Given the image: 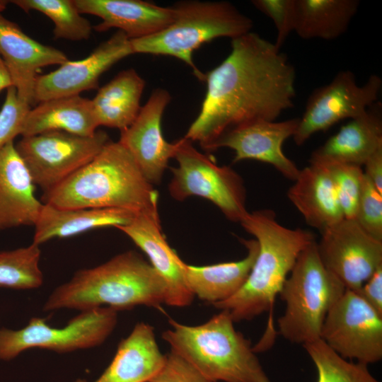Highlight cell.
<instances>
[{
  "label": "cell",
  "mask_w": 382,
  "mask_h": 382,
  "mask_svg": "<svg viewBox=\"0 0 382 382\" xmlns=\"http://www.w3.org/2000/svg\"><path fill=\"white\" fill-rule=\"evenodd\" d=\"M241 241L247 249V255L240 260L205 266L185 264V284L195 297L214 306L228 299L243 286L259 247L255 239L241 238Z\"/></svg>",
  "instance_id": "24"
},
{
  "label": "cell",
  "mask_w": 382,
  "mask_h": 382,
  "mask_svg": "<svg viewBox=\"0 0 382 382\" xmlns=\"http://www.w3.org/2000/svg\"><path fill=\"white\" fill-rule=\"evenodd\" d=\"M116 228L146 253L150 264L165 281L168 288L166 304L174 307L190 306L195 296L185 284L186 263L167 243L158 213L139 212L129 224Z\"/></svg>",
  "instance_id": "18"
},
{
  "label": "cell",
  "mask_w": 382,
  "mask_h": 382,
  "mask_svg": "<svg viewBox=\"0 0 382 382\" xmlns=\"http://www.w3.org/2000/svg\"><path fill=\"white\" fill-rule=\"evenodd\" d=\"M177 142L173 158L178 165L170 168V196L178 201L192 196L203 197L214 204L228 219L241 222L248 213L242 178L231 168L218 166L185 137Z\"/></svg>",
  "instance_id": "8"
},
{
  "label": "cell",
  "mask_w": 382,
  "mask_h": 382,
  "mask_svg": "<svg viewBox=\"0 0 382 382\" xmlns=\"http://www.w3.org/2000/svg\"><path fill=\"white\" fill-rule=\"evenodd\" d=\"M61 209L115 208L158 213V193L129 151L109 141L87 164L52 190L42 201Z\"/></svg>",
  "instance_id": "3"
},
{
  "label": "cell",
  "mask_w": 382,
  "mask_h": 382,
  "mask_svg": "<svg viewBox=\"0 0 382 382\" xmlns=\"http://www.w3.org/2000/svg\"><path fill=\"white\" fill-rule=\"evenodd\" d=\"M144 80L134 69L119 72L100 88L91 99L93 110L99 126L127 128L137 117L141 106V97Z\"/></svg>",
  "instance_id": "27"
},
{
  "label": "cell",
  "mask_w": 382,
  "mask_h": 382,
  "mask_svg": "<svg viewBox=\"0 0 382 382\" xmlns=\"http://www.w3.org/2000/svg\"><path fill=\"white\" fill-rule=\"evenodd\" d=\"M255 237L258 253L248 277L233 296L214 307L227 311L234 323L250 320L272 310L275 299L302 252L315 235L302 228H289L276 220L274 212H248L240 222Z\"/></svg>",
  "instance_id": "4"
},
{
  "label": "cell",
  "mask_w": 382,
  "mask_h": 382,
  "mask_svg": "<svg viewBox=\"0 0 382 382\" xmlns=\"http://www.w3.org/2000/svg\"><path fill=\"white\" fill-rule=\"evenodd\" d=\"M354 219L366 233L382 241V193L365 175Z\"/></svg>",
  "instance_id": "33"
},
{
  "label": "cell",
  "mask_w": 382,
  "mask_h": 382,
  "mask_svg": "<svg viewBox=\"0 0 382 382\" xmlns=\"http://www.w3.org/2000/svg\"><path fill=\"white\" fill-rule=\"evenodd\" d=\"M30 109V105L18 98L14 86L6 89L0 110V150L21 135L23 122Z\"/></svg>",
  "instance_id": "34"
},
{
  "label": "cell",
  "mask_w": 382,
  "mask_h": 382,
  "mask_svg": "<svg viewBox=\"0 0 382 382\" xmlns=\"http://www.w3.org/2000/svg\"><path fill=\"white\" fill-rule=\"evenodd\" d=\"M323 166L328 173L344 217L354 219L360 195L364 170L361 166L332 161H310Z\"/></svg>",
  "instance_id": "32"
},
{
  "label": "cell",
  "mask_w": 382,
  "mask_h": 382,
  "mask_svg": "<svg viewBox=\"0 0 382 382\" xmlns=\"http://www.w3.org/2000/svg\"><path fill=\"white\" fill-rule=\"evenodd\" d=\"M287 197L308 225L320 233L345 218L332 181L319 163L300 170Z\"/></svg>",
  "instance_id": "23"
},
{
  "label": "cell",
  "mask_w": 382,
  "mask_h": 382,
  "mask_svg": "<svg viewBox=\"0 0 382 382\" xmlns=\"http://www.w3.org/2000/svg\"><path fill=\"white\" fill-rule=\"evenodd\" d=\"M40 245H30L0 252V287L33 289L44 281L40 267Z\"/></svg>",
  "instance_id": "30"
},
{
  "label": "cell",
  "mask_w": 382,
  "mask_h": 382,
  "mask_svg": "<svg viewBox=\"0 0 382 382\" xmlns=\"http://www.w3.org/2000/svg\"><path fill=\"white\" fill-rule=\"evenodd\" d=\"M381 86L382 80L376 74L359 86L351 71L338 72L328 84L316 88L310 95L292 137L294 141L301 146L315 133L364 114L377 102Z\"/></svg>",
  "instance_id": "12"
},
{
  "label": "cell",
  "mask_w": 382,
  "mask_h": 382,
  "mask_svg": "<svg viewBox=\"0 0 382 382\" xmlns=\"http://www.w3.org/2000/svg\"><path fill=\"white\" fill-rule=\"evenodd\" d=\"M296 71L285 54L258 34L231 40V51L204 74L207 92L185 138L206 151L228 131L256 122L275 121L294 106Z\"/></svg>",
  "instance_id": "1"
},
{
  "label": "cell",
  "mask_w": 382,
  "mask_h": 382,
  "mask_svg": "<svg viewBox=\"0 0 382 382\" xmlns=\"http://www.w3.org/2000/svg\"><path fill=\"white\" fill-rule=\"evenodd\" d=\"M303 346L316 366L317 382H380L368 365L344 359L321 339Z\"/></svg>",
  "instance_id": "31"
},
{
  "label": "cell",
  "mask_w": 382,
  "mask_h": 382,
  "mask_svg": "<svg viewBox=\"0 0 382 382\" xmlns=\"http://www.w3.org/2000/svg\"><path fill=\"white\" fill-rule=\"evenodd\" d=\"M320 339L345 359L369 365L382 359V315L346 289L328 313Z\"/></svg>",
  "instance_id": "11"
},
{
  "label": "cell",
  "mask_w": 382,
  "mask_h": 382,
  "mask_svg": "<svg viewBox=\"0 0 382 382\" xmlns=\"http://www.w3.org/2000/svg\"><path fill=\"white\" fill-rule=\"evenodd\" d=\"M162 333L170 351L212 382H272L251 342L226 310L198 325L170 319Z\"/></svg>",
  "instance_id": "5"
},
{
  "label": "cell",
  "mask_w": 382,
  "mask_h": 382,
  "mask_svg": "<svg viewBox=\"0 0 382 382\" xmlns=\"http://www.w3.org/2000/svg\"><path fill=\"white\" fill-rule=\"evenodd\" d=\"M357 293L382 315V266L364 282Z\"/></svg>",
  "instance_id": "37"
},
{
  "label": "cell",
  "mask_w": 382,
  "mask_h": 382,
  "mask_svg": "<svg viewBox=\"0 0 382 382\" xmlns=\"http://www.w3.org/2000/svg\"><path fill=\"white\" fill-rule=\"evenodd\" d=\"M173 22L154 35L130 40L133 54L167 55L192 68L203 81L192 54L203 44L218 37L231 40L251 32L253 21L227 1H185L173 6Z\"/></svg>",
  "instance_id": "6"
},
{
  "label": "cell",
  "mask_w": 382,
  "mask_h": 382,
  "mask_svg": "<svg viewBox=\"0 0 382 382\" xmlns=\"http://www.w3.org/2000/svg\"><path fill=\"white\" fill-rule=\"evenodd\" d=\"M299 118L284 121H256L236 127L215 143L214 151L228 147L235 152L233 163L253 159L272 165L282 175L295 180L300 169L283 151V144L293 137Z\"/></svg>",
  "instance_id": "16"
},
{
  "label": "cell",
  "mask_w": 382,
  "mask_h": 382,
  "mask_svg": "<svg viewBox=\"0 0 382 382\" xmlns=\"http://www.w3.org/2000/svg\"><path fill=\"white\" fill-rule=\"evenodd\" d=\"M167 294L165 281L150 262L129 250L96 267L76 271L50 293L42 309L81 311L110 307L119 311L138 306L157 308L166 303Z\"/></svg>",
  "instance_id": "2"
},
{
  "label": "cell",
  "mask_w": 382,
  "mask_h": 382,
  "mask_svg": "<svg viewBox=\"0 0 382 382\" xmlns=\"http://www.w3.org/2000/svg\"><path fill=\"white\" fill-rule=\"evenodd\" d=\"M345 290L324 266L313 241L299 255L279 294L286 304L278 319L279 335L303 345L320 339L328 313Z\"/></svg>",
  "instance_id": "7"
},
{
  "label": "cell",
  "mask_w": 382,
  "mask_h": 382,
  "mask_svg": "<svg viewBox=\"0 0 382 382\" xmlns=\"http://www.w3.org/2000/svg\"><path fill=\"white\" fill-rule=\"evenodd\" d=\"M35 184L13 141L0 150V231L35 226L43 203L35 195Z\"/></svg>",
  "instance_id": "20"
},
{
  "label": "cell",
  "mask_w": 382,
  "mask_h": 382,
  "mask_svg": "<svg viewBox=\"0 0 382 382\" xmlns=\"http://www.w3.org/2000/svg\"><path fill=\"white\" fill-rule=\"evenodd\" d=\"M253 5L273 21L277 30L275 46L280 49L291 32H294L296 0H253Z\"/></svg>",
  "instance_id": "35"
},
{
  "label": "cell",
  "mask_w": 382,
  "mask_h": 382,
  "mask_svg": "<svg viewBox=\"0 0 382 382\" xmlns=\"http://www.w3.org/2000/svg\"><path fill=\"white\" fill-rule=\"evenodd\" d=\"M8 2L25 12L36 11L54 23V38L73 41L88 40L93 27L76 8L74 0H13Z\"/></svg>",
  "instance_id": "29"
},
{
  "label": "cell",
  "mask_w": 382,
  "mask_h": 382,
  "mask_svg": "<svg viewBox=\"0 0 382 382\" xmlns=\"http://www.w3.org/2000/svg\"><path fill=\"white\" fill-rule=\"evenodd\" d=\"M117 312L110 307L80 311L61 328L33 317L19 330L0 329V359L8 361L30 348L58 353L90 349L102 345L117 323Z\"/></svg>",
  "instance_id": "9"
},
{
  "label": "cell",
  "mask_w": 382,
  "mask_h": 382,
  "mask_svg": "<svg viewBox=\"0 0 382 382\" xmlns=\"http://www.w3.org/2000/svg\"><path fill=\"white\" fill-rule=\"evenodd\" d=\"M380 148L382 106L377 101L315 150L310 161H332L362 166Z\"/></svg>",
  "instance_id": "22"
},
{
  "label": "cell",
  "mask_w": 382,
  "mask_h": 382,
  "mask_svg": "<svg viewBox=\"0 0 382 382\" xmlns=\"http://www.w3.org/2000/svg\"><path fill=\"white\" fill-rule=\"evenodd\" d=\"M81 14H90L102 21L97 32L117 28L129 40L157 33L174 20L173 7H162L141 0H74Z\"/></svg>",
  "instance_id": "19"
},
{
  "label": "cell",
  "mask_w": 382,
  "mask_h": 382,
  "mask_svg": "<svg viewBox=\"0 0 382 382\" xmlns=\"http://www.w3.org/2000/svg\"><path fill=\"white\" fill-rule=\"evenodd\" d=\"M170 99L166 89H155L134 121L120 131L118 141L129 151L152 185L161 182L178 147L177 141L169 143L164 139L161 127L163 114Z\"/></svg>",
  "instance_id": "15"
},
{
  "label": "cell",
  "mask_w": 382,
  "mask_h": 382,
  "mask_svg": "<svg viewBox=\"0 0 382 382\" xmlns=\"http://www.w3.org/2000/svg\"><path fill=\"white\" fill-rule=\"evenodd\" d=\"M166 361L156 340L154 328L137 323L118 345L110 364L93 382H148ZM76 382H88L78 379Z\"/></svg>",
  "instance_id": "21"
},
{
  "label": "cell",
  "mask_w": 382,
  "mask_h": 382,
  "mask_svg": "<svg viewBox=\"0 0 382 382\" xmlns=\"http://www.w3.org/2000/svg\"><path fill=\"white\" fill-rule=\"evenodd\" d=\"M148 382H212L173 352L166 354L160 371Z\"/></svg>",
  "instance_id": "36"
},
{
  "label": "cell",
  "mask_w": 382,
  "mask_h": 382,
  "mask_svg": "<svg viewBox=\"0 0 382 382\" xmlns=\"http://www.w3.org/2000/svg\"><path fill=\"white\" fill-rule=\"evenodd\" d=\"M364 175L382 193V148L378 149L364 163Z\"/></svg>",
  "instance_id": "38"
},
{
  "label": "cell",
  "mask_w": 382,
  "mask_h": 382,
  "mask_svg": "<svg viewBox=\"0 0 382 382\" xmlns=\"http://www.w3.org/2000/svg\"><path fill=\"white\" fill-rule=\"evenodd\" d=\"M109 141L104 131L88 137L51 131L22 137L15 147L34 184L45 192L90 162Z\"/></svg>",
  "instance_id": "10"
},
{
  "label": "cell",
  "mask_w": 382,
  "mask_h": 382,
  "mask_svg": "<svg viewBox=\"0 0 382 382\" xmlns=\"http://www.w3.org/2000/svg\"><path fill=\"white\" fill-rule=\"evenodd\" d=\"M98 127L91 99L76 95L42 101L30 108L21 136L62 131L88 137L93 135Z\"/></svg>",
  "instance_id": "26"
},
{
  "label": "cell",
  "mask_w": 382,
  "mask_h": 382,
  "mask_svg": "<svg viewBox=\"0 0 382 382\" xmlns=\"http://www.w3.org/2000/svg\"><path fill=\"white\" fill-rule=\"evenodd\" d=\"M0 56L18 98L30 106L38 71L69 60L62 51L45 45L25 34L20 26L0 13Z\"/></svg>",
  "instance_id": "17"
},
{
  "label": "cell",
  "mask_w": 382,
  "mask_h": 382,
  "mask_svg": "<svg viewBox=\"0 0 382 382\" xmlns=\"http://www.w3.org/2000/svg\"><path fill=\"white\" fill-rule=\"evenodd\" d=\"M137 213L123 209H61L44 204L35 224L33 243L68 238L95 228L129 224Z\"/></svg>",
  "instance_id": "25"
},
{
  "label": "cell",
  "mask_w": 382,
  "mask_h": 382,
  "mask_svg": "<svg viewBox=\"0 0 382 382\" xmlns=\"http://www.w3.org/2000/svg\"><path fill=\"white\" fill-rule=\"evenodd\" d=\"M13 86L10 74L5 64L0 56V92L4 89Z\"/></svg>",
  "instance_id": "39"
},
{
  "label": "cell",
  "mask_w": 382,
  "mask_h": 382,
  "mask_svg": "<svg viewBox=\"0 0 382 382\" xmlns=\"http://www.w3.org/2000/svg\"><path fill=\"white\" fill-rule=\"evenodd\" d=\"M8 2V1H1V0H0V13H1L2 11H4L6 9Z\"/></svg>",
  "instance_id": "40"
},
{
  "label": "cell",
  "mask_w": 382,
  "mask_h": 382,
  "mask_svg": "<svg viewBox=\"0 0 382 382\" xmlns=\"http://www.w3.org/2000/svg\"><path fill=\"white\" fill-rule=\"evenodd\" d=\"M320 234L317 242L320 259L346 289L357 292L382 266V241L354 219L344 218Z\"/></svg>",
  "instance_id": "13"
},
{
  "label": "cell",
  "mask_w": 382,
  "mask_h": 382,
  "mask_svg": "<svg viewBox=\"0 0 382 382\" xmlns=\"http://www.w3.org/2000/svg\"><path fill=\"white\" fill-rule=\"evenodd\" d=\"M358 0H296L294 32L305 40H334L357 13Z\"/></svg>",
  "instance_id": "28"
},
{
  "label": "cell",
  "mask_w": 382,
  "mask_h": 382,
  "mask_svg": "<svg viewBox=\"0 0 382 382\" xmlns=\"http://www.w3.org/2000/svg\"><path fill=\"white\" fill-rule=\"evenodd\" d=\"M131 54L130 40L125 33L117 30L86 57L69 59L54 71L38 75L34 87V104L96 88L104 72Z\"/></svg>",
  "instance_id": "14"
}]
</instances>
